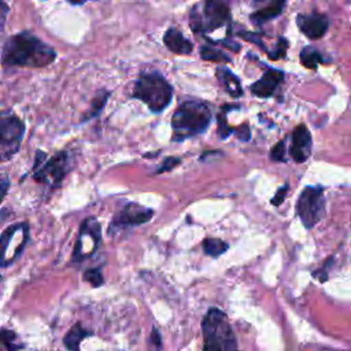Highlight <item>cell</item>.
<instances>
[{
    "label": "cell",
    "instance_id": "cell-1",
    "mask_svg": "<svg viewBox=\"0 0 351 351\" xmlns=\"http://www.w3.org/2000/svg\"><path fill=\"white\" fill-rule=\"evenodd\" d=\"M55 59V49L30 32L11 36L1 51V63L4 66L45 67Z\"/></svg>",
    "mask_w": 351,
    "mask_h": 351
},
{
    "label": "cell",
    "instance_id": "cell-2",
    "mask_svg": "<svg viewBox=\"0 0 351 351\" xmlns=\"http://www.w3.org/2000/svg\"><path fill=\"white\" fill-rule=\"evenodd\" d=\"M211 110L196 99L182 101L171 117V141L181 143L193 136L202 134L210 126Z\"/></svg>",
    "mask_w": 351,
    "mask_h": 351
},
{
    "label": "cell",
    "instance_id": "cell-3",
    "mask_svg": "<svg viewBox=\"0 0 351 351\" xmlns=\"http://www.w3.org/2000/svg\"><path fill=\"white\" fill-rule=\"evenodd\" d=\"M132 96L147 104L149 111L158 114L171 103L173 86L159 71H147L136 80Z\"/></svg>",
    "mask_w": 351,
    "mask_h": 351
},
{
    "label": "cell",
    "instance_id": "cell-4",
    "mask_svg": "<svg viewBox=\"0 0 351 351\" xmlns=\"http://www.w3.org/2000/svg\"><path fill=\"white\" fill-rule=\"evenodd\" d=\"M203 351H236L237 343L226 314L219 308H210L203 321Z\"/></svg>",
    "mask_w": 351,
    "mask_h": 351
},
{
    "label": "cell",
    "instance_id": "cell-5",
    "mask_svg": "<svg viewBox=\"0 0 351 351\" xmlns=\"http://www.w3.org/2000/svg\"><path fill=\"white\" fill-rule=\"evenodd\" d=\"M189 25L195 34H204L214 32L223 25H230V8L223 1H206L202 12H199L196 4L189 12Z\"/></svg>",
    "mask_w": 351,
    "mask_h": 351
},
{
    "label": "cell",
    "instance_id": "cell-6",
    "mask_svg": "<svg viewBox=\"0 0 351 351\" xmlns=\"http://www.w3.org/2000/svg\"><path fill=\"white\" fill-rule=\"evenodd\" d=\"M69 171V154L66 151L56 152L47 159L45 152L37 151L33 165V178L40 184L58 188Z\"/></svg>",
    "mask_w": 351,
    "mask_h": 351
},
{
    "label": "cell",
    "instance_id": "cell-7",
    "mask_svg": "<svg viewBox=\"0 0 351 351\" xmlns=\"http://www.w3.org/2000/svg\"><path fill=\"white\" fill-rule=\"evenodd\" d=\"M25 130V122L11 110L0 112V162L11 160L18 154Z\"/></svg>",
    "mask_w": 351,
    "mask_h": 351
},
{
    "label": "cell",
    "instance_id": "cell-8",
    "mask_svg": "<svg viewBox=\"0 0 351 351\" xmlns=\"http://www.w3.org/2000/svg\"><path fill=\"white\" fill-rule=\"evenodd\" d=\"M29 241V223L16 222L0 234V267L11 266L23 252Z\"/></svg>",
    "mask_w": 351,
    "mask_h": 351
},
{
    "label": "cell",
    "instance_id": "cell-9",
    "mask_svg": "<svg viewBox=\"0 0 351 351\" xmlns=\"http://www.w3.org/2000/svg\"><path fill=\"white\" fill-rule=\"evenodd\" d=\"M296 213L306 229L314 228L325 214L324 188L321 185L306 186L296 202Z\"/></svg>",
    "mask_w": 351,
    "mask_h": 351
},
{
    "label": "cell",
    "instance_id": "cell-10",
    "mask_svg": "<svg viewBox=\"0 0 351 351\" xmlns=\"http://www.w3.org/2000/svg\"><path fill=\"white\" fill-rule=\"evenodd\" d=\"M100 240H101V229H100L99 221L95 217L85 218L80 226L71 261L78 263L92 256L96 252L100 244Z\"/></svg>",
    "mask_w": 351,
    "mask_h": 351
},
{
    "label": "cell",
    "instance_id": "cell-11",
    "mask_svg": "<svg viewBox=\"0 0 351 351\" xmlns=\"http://www.w3.org/2000/svg\"><path fill=\"white\" fill-rule=\"evenodd\" d=\"M154 215V210L144 207L134 202H126L112 217L111 223L108 225V234L119 229L133 228L141 223L148 222Z\"/></svg>",
    "mask_w": 351,
    "mask_h": 351
},
{
    "label": "cell",
    "instance_id": "cell-12",
    "mask_svg": "<svg viewBox=\"0 0 351 351\" xmlns=\"http://www.w3.org/2000/svg\"><path fill=\"white\" fill-rule=\"evenodd\" d=\"M296 23L299 30L310 40L322 37L329 26L328 18L317 11H313L311 14H299L296 16Z\"/></svg>",
    "mask_w": 351,
    "mask_h": 351
},
{
    "label": "cell",
    "instance_id": "cell-13",
    "mask_svg": "<svg viewBox=\"0 0 351 351\" xmlns=\"http://www.w3.org/2000/svg\"><path fill=\"white\" fill-rule=\"evenodd\" d=\"M313 140L310 130L306 125H298L292 132V143L289 147V155L296 163H303L311 154Z\"/></svg>",
    "mask_w": 351,
    "mask_h": 351
},
{
    "label": "cell",
    "instance_id": "cell-14",
    "mask_svg": "<svg viewBox=\"0 0 351 351\" xmlns=\"http://www.w3.org/2000/svg\"><path fill=\"white\" fill-rule=\"evenodd\" d=\"M284 77L285 75L281 70L266 67L263 75L258 81L251 84L250 90L258 97H270L274 93V90L280 86V84L284 81Z\"/></svg>",
    "mask_w": 351,
    "mask_h": 351
},
{
    "label": "cell",
    "instance_id": "cell-15",
    "mask_svg": "<svg viewBox=\"0 0 351 351\" xmlns=\"http://www.w3.org/2000/svg\"><path fill=\"white\" fill-rule=\"evenodd\" d=\"M163 43L169 51L178 55H189L193 49V44L188 38H185L184 34L176 27H170L166 30L163 36Z\"/></svg>",
    "mask_w": 351,
    "mask_h": 351
},
{
    "label": "cell",
    "instance_id": "cell-16",
    "mask_svg": "<svg viewBox=\"0 0 351 351\" xmlns=\"http://www.w3.org/2000/svg\"><path fill=\"white\" fill-rule=\"evenodd\" d=\"M215 75L218 78V81L221 82V85L225 88V90L234 99H239L243 95V88H241V82L239 80V77L230 71L228 67L225 66H219L215 70Z\"/></svg>",
    "mask_w": 351,
    "mask_h": 351
},
{
    "label": "cell",
    "instance_id": "cell-17",
    "mask_svg": "<svg viewBox=\"0 0 351 351\" xmlns=\"http://www.w3.org/2000/svg\"><path fill=\"white\" fill-rule=\"evenodd\" d=\"M285 7V1H273L270 3L267 7L265 8H261L258 10L256 12L251 14L250 19L255 23V25H262L270 19H274L277 18L281 12H282V8Z\"/></svg>",
    "mask_w": 351,
    "mask_h": 351
},
{
    "label": "cell",
    "instance_id": "cell-18",
    "mask_svg": "<svg viewBox=\"0 0 351 351\" xmlns=\"http://www.w3.org/2000/svg\"><path fill=\"white\" fill-rule=\"evenodd\" d=\"M89 336V332L82 328L81 324H75L64 336L63 343L69 351H78L81 341Z\"/></svg>",
    "mask_w": 351,
    "mask_h": 351
},
{
    "label": "cell",
    "instance_id": "cell-19",
    "mask_svg": "<svg viewBox=\"0 0 351 351\" xmlns=\"http://www.w3.org/2000/svg\"><path fill=\"white\" fill-rule=\"evenodd\" d=\"M300 63L306 69H315L318 64L325 63V59L322 58V53L317 48L304 47L300 51Z\"/></svg>",
    "mask_w": 351,
    "mask_h": 351
},
{
    "label": "cell",
    "instance_id": "cell-20",
    "mask_svg": "<svg viewBox=\"0 0 351 351\" xmlns=\"http://www.w3.org/2000/svg\"><path fill=\"white\" fill-rule=\"evenodd\" d=\"M202 247H203V251L208 255V256H213V258H218L221 256L222 254H225L229 248V244L225 243L223 240L221 239H213V237H208V239H204L202 241Z\"/></svg>",
    "mask_w": 351,
    "mask_h": 351
},
{
    "label": "cell",
    "instance_id": "cell-21",
    "mask_svg": "<svg viewBox=\"0 0 351 351\" xmlns=\"http://www.w3.org/2000/svg\"><path fill=\"white\" fill-rule=\"evenodd\" d=\"M233 108H240V106L239 104H225V106H222L221 107V111H219V114H218V136L222 138V140H225V138H228L232 133H233V128H230L229 125H228V121H226V114L229 112V111H232Z\"/></svg>",
    "mask_w": 351,
    "mask_h": 351
},
{
    "label": "cell",
    "instance_id": "cell-22",
    "mask_svg": "<svg viewBox=\"0 0 351 351\" xmlns=\"http://www.w3.org/2000/svg\"><path fill=\"white\" fill-rule=\"evenodd\" d=\"M22 344L18 341L15 332L1 328L0 329V351H19Z\"/></svg>",
    "mask_w": 351,
    "mask_h": 351
},
{
    "label": "cell",
    "instance_id": "cell-23",
    "mask_svg": "<svg viewBox=\"0 0 351 351\" xmlns=\"http://www.w3.org/2000/svg\"><path fill=\"white\" fill-rule=\"evenodd\" d=\"M108 96H110V92H108V90H100V92L93 97V100H92V103H90V107H89L86 115L82 117V121H81V122H85V121H88V119H90V118L97 117V115L101 112L103 107L106 106Z\"/></svg>",
    "mask_w": 351,
    "mask_h": 351
},
{
    "label": "cell",
    "instance_id": "cell-24",
    "mask_svg": "<svg viewBox=\"0 0 351 351\" xmlns=\"http://www.w3.org/2000/svg\"><path fill=\"white\" fill-rule=\"evenodd\" d=\"M200 56L204 60H210V62H219V63H229L230 58L223 53L222 51L214 48L213 45H202L200 47Z\"/></svg>",
    "mask_w": 351,
    "mask_h": 351
},
{
    "label": "cell",
    "instance_id": "cell-25",
    "mask_svg": "<svg viewBox=\"0 0 351 351\" xmlns=\"http://www.w3.org/2000/svg\"><path fill=\"white\" fill-rule=\"evenodd\" d=\"M84 280L88 281L92 287L97 288V287H101L104 284V278H103V274H101V270L100 267H90V269H86L84 271Z\"/></svg>",
    "mask_w": 351,
    "mask_h": 351
},
{
    "label": "cell",
    "instance_id": "cell-26",
    "mask_svg": "<svg viewBox=\"0 0 351 351\" xmlns=\"http://www.w3.org/2000/svg\"><path fill=\"white\" fill-rule=\"evenodd\" d=\"M287 49H288V40L282 36H280L277 38V44H276V48L273 51H270L267 53V56L271 59V60H278L281 58L285 56L287 53Z\"/></svg>",
    "mask_w": 351,
    "mask_h": 351
},
{
    "label": "cell",
    "instance_id": "cell-27",
    "mask_svg": "<svg viewBox=\"0 0 351 351\" xmlns=\"http://www.w3.org/2000/svg\"><path fill=\"white\" fill-rule=\"evenodd\" d=\"M270 159L274 160V162H287V156H285V141L281 140L278 141L271 149H270V154H269Z\"/></svg>",
    "mask_w": 351,
    "mask_h": 351
},
{
    "label": "cell",
    "instance_id": "cell-28",
    "mask_svg": "<svg viewBox=\"0 0 351 351\" xmlns=\"http://www.w3.org/2000/svg\"><path fill=\"white\" fill-rule=\"evenodd\" d=\"M239 37H241V38H244L245 41H250V43H252V44H256L259 48H262L263 51H266L267 52V49H266V45L263 44V41H262V38H261V36H262V33H255V32H239V33H236Z\"/></svg>",
    "mask_w": 351,
    "mask_h": 351
},
{
    "label": "cell",
    "instance_id": "cell-29",
    "mask_svg": "<svg viewBox=\"0 0 351 351\" xmlns=\"http://www.w3.org/2000/svg\"><path fill=\"white\" fill-rule=\"evenodd\" d=\"M181 163V159L177 156H167L165 158V160L160 163V166L155 170V174H160L165 171H170L171 169H174L176 166H178Z\"/></svg>",
    "mask_w": 351,
    "mask_h": 351
},
{
    "label": "cell",
    "instance_id": "cell-30",
    "mask_svg": "<svg viewBox=\"0 0 351 351\" xmlns=\"http://www.w3.org/2000/svg\"><path fill=\"white\" fill-rule=\"evenodd\" d=\"M233 133L236 134V137L241 141H248L251 138V132H250V126L248 123H243L241 126L233 129Z\"/></svg>",
    "mask_w": 351,
    "mask_h": 351
},
{
    "label": "cell",
    "instance_id": "cell-31",
    "mask_svg": "<svg viewBox=\"0 0 351 351\" xmlns=\"http://www.w3.org/2000/svg\"><path fill=\"white\" fill-rule=\"evenodd\" d=\"M287 192H288V184H284L282 186H280V188L277 189V192L274 193V196H273V199L270 200V203H271L273 206H280V204L284 202Z\"/></svg>",
    "mask_w": 351,
    "mask_h": 351
},
{
    "label": "cell",
    "instance_id": "cell-32",
    "mask_svg": "<svg viewBox=\"0 0 351 351\" xmlns=\"http://www.w3.org/2000/svg\"><path fill=\"white\" fill-rule=\"evenodd\" d=\"M8 12H10L8 4H5L4 1H0V38H1L3 32H4V26H5V22H7Z\"/></svg>",
    "mask_w": 351,
    "mask_h": 351
},
{
    "label": "cell",
    "instance_id": "cell-33",
    "mask_svg": "<svg viewBox=\"0 0 351 351\" xmlns=\"http://www.w3.org/2000/svg\"><path fill=\"white\" fill-rule=\"evenodd\" d=\"M330 262H333V258H332V256H330V258H328V259H326V262L324 263V267H322V269H319V270H315V271L313 273V276H314L315 278H318L319 281H322V282H324V281H326L328 274H329V273H328V267H329V263H330Z\"/></svg>",
    "mask_w": 351,
    "mask_h": 351
},
{
    "label": "cell",
    "instance_id": "cell-34",
    "mask_svg": "<svg viewBox=\"0 0 351 351\" xmlns=\"http://www.w3.org/2000/svg\"><path fill=\"white\" fill-rule=\"evenodd\" d=\"M8 188H10V180H8L7 174H0V204H1L3 199L5 197Z\"/></svg>",
    "mask_w": 351,
    "mask_h": 351
},
{
    "label": "cell",
    "instance_id": "cell-35",
    "mask_svg": "<svg viewBox=\"0 0 351 351\" xmlns=\"http://www.w3.org/2000/svg\"><path fill=\"white\" fill-rule=\"evenodd\" d=\"M151 340H152V344L156 347V348H160L162 347V340H160V335L158 332L156 328H152V332H151Z\"/></svg>",
    "mask_w": 351,
    "mask_h": 351
},
{
    "label": "cell",
    "instance_id": "cell-36",
    "mask_svg": "<svg viewBox=\"0 0 351 351\" xmlns=\"http://www.w3.org/2000/svg\"><path fill=\"white\" fill-rule=\"evenodd\" d=\"M0 281H1V276H0Z\"/></svg>",
    "mask_w": 351,
    "mask_h": 351
}]
</instances>
